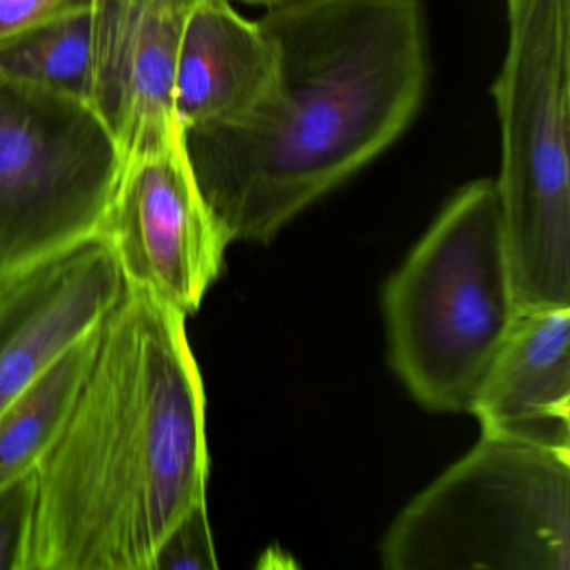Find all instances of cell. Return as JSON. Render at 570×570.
Instances as JSON below:
<instances>
[{
  "instance_id": "obj_1",
  "label": "cell",
  "mask_w": 570,
  "mask_h": 570,
  "mask_svg": "<svg viewBox=\"0 0 570 570\" xmlns=\"http://www.w3.org/2000/svg\"><path fill=\"white\" fill-rule=\"evenodd\" d=\"M278 52L238 121L185 131L199 189L232 242L268 243L385 153L429 82L422 0H289L259 19Z\"/></svg>"
},
{
  "instance_id": "obj_2",
  "label": "cell",
  "mask_w": 570,
  "mask_h": 570,
  "mask_svg": "<svg viewBox=\"0 0 570 570\" xmlns=\"http://www.w3.org/2000/svg\"><path fill=\"white\" fill-rule=\"evenodd\" d=\"M188 316L126 286L88 379L38 469L26 570H153L206 500V395Z\"/></svg>"
},
{
  "instance_id": "obj_3",
  "label": "cell",
  "mask_w": 570,
  "mask_h": 570,
  "mask_svg": "<svg viewBox=\"0 0 570 570\" xmlns=\"http://www.w3.org/2000/svg\"><path fill=\"white\" fill-rule=\"evenodd\" d=\"M390 362L432 412H469L517 315L493 179L446 203L385 288Z\"/></svg>"
},
{
  "instance_id": "obj_4",
  "label": "cell",
  "mask_w": 570,
  "mask_h": 570,
  "mask_svg": "<svg viewBox=\"0 0 570 570\" xmlns=\"http://www.w3.org/2000/svg\"><path fill=\"white\" fill-rule=\"evenodd\" d=\"M507 16L493 183L513 292L520 312L570 306V0H507Z\"/></svg>"
},
{
  "instance_id": "obj_5",
  "label": "cell",
  "mask_w": 570,
  "mask_h": 570,
  "mask_svg": "<svg viewBox=\"0 0 570 570\" xmlns=\"http://www.w3.org/2000/svg\"><path fill=\"white\" fill-rule=\"evenodd\" d=\"M389 570H569L570 452L483 435L396 517Z\"/></svg>"
},
{
  "instance_id": "obj_6",
  "label": "cell",
  "mask_w": 570,
  "mask_h": 570,
  "mask_svg": "<svg viewBox=\"0 0 570 570\" xmlns=\"http://www.w3.org/2000/svg\"><path fill=\"white\" fill-rule=\"evenodd\" d=\"M119 171L89 101L0 75V282L99 235Z\"/></svg>"
},
{
  "instance_id": "obj_7",
  "label": "cell",
  "mask_w": 570,
  "mask_h": 570,
  "mask_svg": "<svg viewBox=\"0 0 570 570\" xmlns=\"http://www.w3.org/2000/svg\"><path fill=\"white\" fill-rule=\"evenodd\" d=\"M99 236L126 286L186 316L202 308L233 242L199 189L181 126L122 159Z\"/></svg>"
},
{
  "instance_id": "obj_8",
  "label": "cell",
  "mask_w": 570,
  "mask_h": 570,
  "mask_svg": "<svg viewBox=\"0 0 570 570\" xmlns=\"http://www.w3.org/2000/svg\"><path fill=\"white\" fill-rule=\"evenodd\" d=\"M108 243L96 235L0 282V413L125 295Z\"/></svg>"
},
{
  "instance_id": "obj_9",
  "label": "cell",
  "mask_w": 570,
  "mask_h": 570,
  "mask_svg": "<svg viewBox=\"0 0 570 570\" xmlns=\"http://www.w3.org/2000/svg\"><path fill=\"white\" fill-rule=\"evenodd\" d=\"M199 0H89V105L122 159L178 128L176 66Z\"/></svg>"
},
{
  "instance_id": "obj_10",
  "label": "cell",
  "mask_w": 570,
  "mask_h": 570,
  "mask_svg": "<svg viewBox=\"0 0 570 570\" xmlns=\"http://www.w3.org/2000/svg\"><path fill=\"white\" fill-rule=\"evenodd\" d=\"M469 412L483 435L570 452V306L519 312Z\"/></svg>"
},
{
  "instance_id": "obj_11",
  "label": "cell",
  "mask_w": 570,
  "mask_h": 570,
  "mask_svg": "<svg viewBox=\"0 0 570 570\" xmlns=\"http://www.w3.org/2000/svg\"><path fill=\"white\" fill-rule=\"evenodd\" d=\"M278 72L275 42L232 0H199L189 16L175 78L183 131L232 125L272 89Z\"/></svg>"
},
{
  "instance_id": "obj_12",
  "label": "cell",
  "mask_w": 570,
  "mask_h": 570,
  "mask_svg": "<svg viewBox=\"0 0 570 570\" xmlns=\"http://www.w3.org/2000/svg\"><path fill=\"white\" fill-rule=\"evenodd\" d=\"M99 328L69 348L0 413V487L38 469L65 429L95 362Z\"/></svg>"
},
{
  "instance_id": "obj_13",
  "label": "cell",
  "mask_w": 570,
  "mask_h": 570,
  "mask_svg": "<svg viewBox=\"0 0 570 570\" xmlns=\"http://www.w3.org/2000/svg\"><path fill=\"white\" fill-rule=\"evenodd\" d=\"M0 75L89 101L91 8L81 0L58 18L0 45Z\"/></svg>"
},
{
  "instance_id": "obj_14",
  "label": "cell",
  "mask_w": 570,
  "mask_h": 570,
  "mask_svg": "<svg viewBox=\"0 0 570 570\" xmlns=\"http://www.w3.org/2000/svg\"><path fill=\"white\" fill-rule=\"evenodd\" d=\"M38 472L0 487V570H26L38 507Z\"/></svg>"
},
{
  "instance_id": "obj_15",
  "label": "cell",
  "mask_w": 570,
  "mask_h": 570,
  "mask_svg": "<svg viewBox=\"0 0 570 570\" xmlns=\"http://www.w3.org/2000/svg\"><path fill=\"white\" fill-rule=\"evenodd\" d=\"M218 567L208 505L203 500L166 533L156 552L153 570H216Z\"/></svg>"
},
{
  "instance_id": "obj_16",
  "label": "cell",
  "mask_w": 570,
  "mask_h": 570,
  "mask_svg": "<svg viewBox=\"0 0 570 570\" xmlns=\"http://www.w3.org/2000/svg\"><path fill=\"white\" fill-rule=\"evenodd\" d=\"M81 0H0V45L79 4Z\"/></svg>"
},
{
  "instance_id": "obj_17",
  "label": "cell",
  "mask_w": 570,
  "mask_h": 570,
  "mask_svg": "<svg viewBox=\"0 0 570 570\" xmlns=\"http://www.w3.org/2000/svg\"><path fill=\"white\" fill-rule=\"evenodd\" d=\"M243 4H252V6H265L266 9L275 8V6L285 4V2H289V0H239Z\"/></svg>"
}]
</instances>
